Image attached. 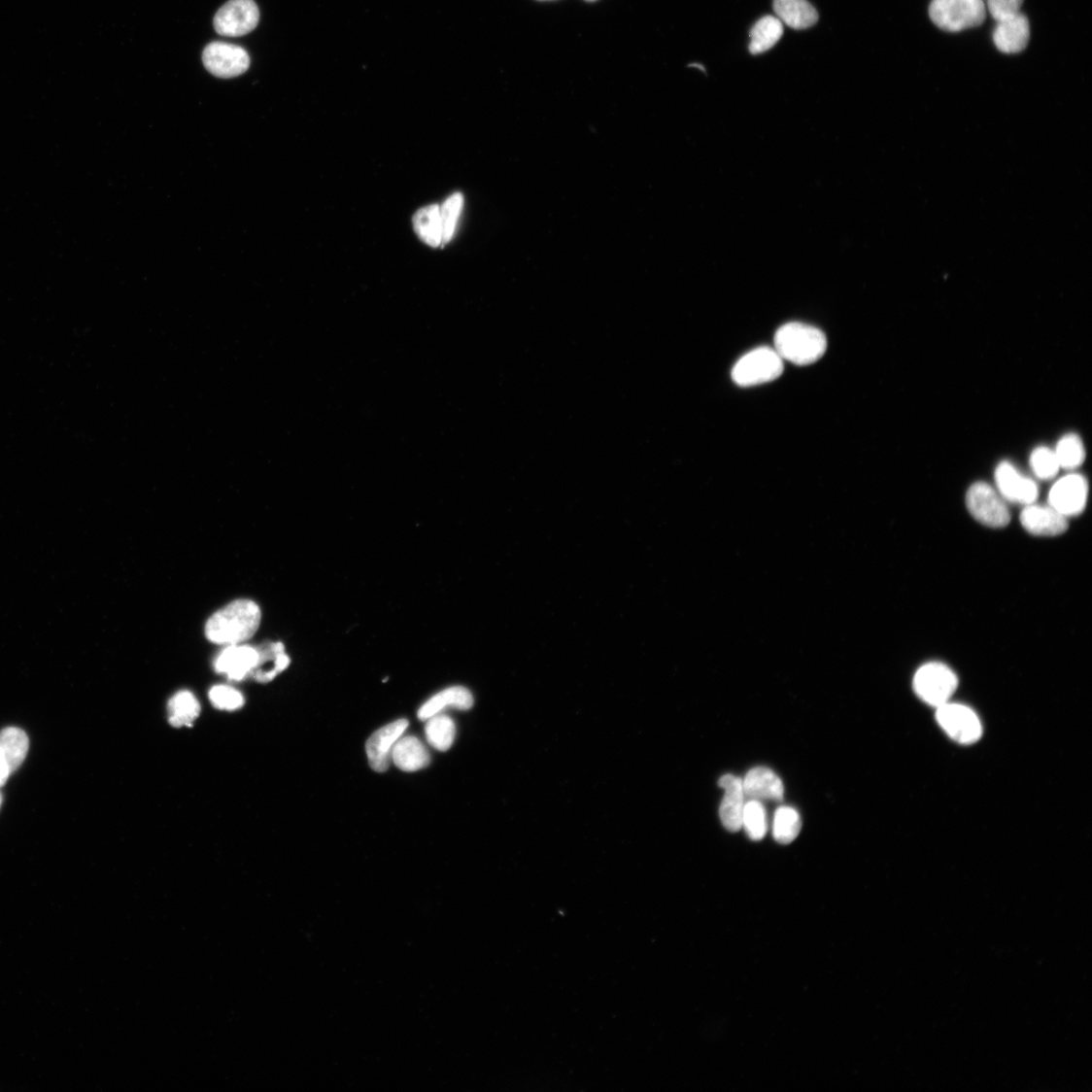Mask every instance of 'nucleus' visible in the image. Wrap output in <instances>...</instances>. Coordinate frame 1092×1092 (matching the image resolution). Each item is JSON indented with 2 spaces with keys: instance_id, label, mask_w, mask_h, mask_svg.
<instances>
[{
  "instance_id": "obj_15",
  "label": "nucleus",
  "mask_w": 1092,
  "mask_h": 1092,
  "mask_svg": "<svg viewBox=\"0 0 1092 1092\" xmlns=\"http://www.w3.org/2000/svg\"><path fill=\"white\" fill-rule=\"evenodd\" d=\"M1021 523L1031 534L1038 536H1056L1069 528L1067 518L1051 506L1030 504L1021 514Z\"/></svg>"
},
{
  "instance_id": "obj_3",
  "label": "nucleus",
  "mask_w": 1092,
  "mask_h": 1092,
  "mask_svg": "<svg viewBox=\"0 0 1092 1092\" xmlns=\"http://www.w3.org/2000/svg\"><path fill=\"white\" fill-rule=\"evenodd\" d=\"M929 13L938 28L956 33L981 26L986 7L983 0H933Z\"/></svg>"
},
{
  "instance_id": "obj_19",
  "label": "nucleus",
  "mask_w": 1092,
  "mask_h": 1092,
  "mask_svg": "<svg viewBox=\"0 0 1092 1092\" xmlns=\"http://www.w3.org/2000/svg\"><path fill=\"white\" fill-rule=\"evenodd\" d=\"M392 762L404 772H416L430 764V755L419 738L402 735L394 744Z\"/></svg>"
},
{
  "instance_id": "obj_11",
  "label": "nucleus",
  "mask_w": 1092,
  "mask_h": 1092,
  "mask_svg": "<svg viewBox=\"0 0 1092 1092\" xmlns=\"http://www.w3.org/2000/svg\"><path fill=\"white\" fill-rule=\"evenodd\" d=\"M409 727L407 719H399L378 730L366 742V754L372 770L384 773L392 763L394 744Z\"/></svg>"
},
{
  "instance_id": "obj_12",
  "label": "nucleus",
  "mask_w": 1092,
  "mask_h": 1092,
  "mask_svg": "<svg viewBox=\"0 0 1092 1092\" xmlns=\"http://www.w3.org/2000/svg\"><path fill=\"white\" fill-rule=\"evenodd\" d=\"M996 482L999 493L1006 501L1030 505L1035 503L1039 495L1037 484L1023 476L1009 462H1002L996 470Z\"/></svg>"
},
{
  "instance_id": "obj_32",
  "label": "nucleus",
  "mask_w": 1092,
  "mask_h": 1092,
  "mask_svg": "<svg viewBox=\"0 0 1092 1092\" xmlns=\"http://www.w3.org/2000/svg\"><path fill=\"white\" fill-rule=\"evenodd\" d=\"M210 700L220 710L234 711L244 705L242 693L225 685L213 687L210 691Z\"/></svg>"
},
{
  "instance_id": "obj_26",
  "label": "nucleus",
  "mask_w": 1092,
  "mask_h": 1092,
  "mask_svg": "<svg viewBox=\"0 0 1092 1092\" xmlns=\"http://www.w3.org/2000/svg\"><path fill=\"white\" fill-rule=\"evenodd\" d=\"M457 728L453 718L442 713L427 721L426 734L430 746L439 752L449 751L456 738Z\"/></svg>"
},
{
  "instance_id": "obj_16",
  "label": "nucleus",
  "mask_w": 1092,
  "mask_h": 1092,
  "mask_svg": "<svg viewBox=\"0 0 1092 1092\" xmlns=\"http://www.w3.org/2000/svg\"><path fill=\"white\" fill-rule=\"evenodd\" d=\"M742 785L744 796L749 801L782 802L784 799L783 782L771 768H752L742 780Z\"/></svg>"
},
{
  "instance_id": "obj_33",
  "label": "nucleus",
  "mask_w": 1092,
  "mask_h": 1092,
  "mask_svg": "<svg viewBox=\"0 0 1092 1092\" xmlns=\"http://www.w3.org/2000/svg\"><path fill=\"white\" fill-rule=\"evenodd\" d=\"M1024 0H987V9L996 21L1021 13Z\"/></svg>"
},
{
  "instance_id": "obj_18",
  "label": "nucleus",
  "mask_w": 1092,
  "mask_h": 1092,
  "mask_svg": "<svg viewBox=\"0 0 1092 1092\" xmlns=\"http://www.w3.org/2000/svg\"><path fill=\"white\" fill-rule=\"evenodd\" d=\"M474 706L473 694L464 687L454 686L446 688L434 695L418 711V718L427 722L430 717L443 712L445 709L469 710Z\"/></svg>"
},
{
  "instance_id": "obj_20",
  "label": "nucleus",
  "mask_w": 1092,
  "mask_h": 1092,
  "mask_svg": "<svg viewBox=\"0 0 1092 1092\" xmlns=\"http://www.w3.org/2000/svg\"><path fill=\"white\" fill-rule=\"evenodd\" d=\"M257 650L259 658L252 674L260 683L272 681L286 671L290 664V658L282 642H268Z\"/></svg>"
},
{
  "instance_id": "obj_17",
  "label": "nucleus",
  "mask_w": 1092,
  "mask_h": 1092,
  "mask_svg": "<svg viewBox=\"0 0 1092 1092\" xmlns=\"http://www.w3.org/2000/svg\"><path fill=\"white\" fill-rule=\"evenodd\" d=\"M719 786L725 789V796L719 809L722 822L730 832H738L741 829L742 813L746 804L742 780L734 775H725L719 780Z\"/></svg>"
},
{
  "instance_id": "obj_9",
  "label": "nucleus",
  "mask_w": 1092,
  "mask_h": 1092,
  "mask_svg": "<svg viewBox=\"0 0 1092 1092\" xmlns=\"http://www.w3.org/2000/svg\"><path fill=\"white\" fill-rule=\"evenodd\" d=\"M937 721L954 740L960 743H973L982 734V727L976 713L970 707L946 703L937 710Z\"/></svg>"
},
{
  "instance_id": "obj_30",
  "label": "nucleus",
  "mask_w": 1092,
  "mask_h": 1092,
  "mask_svg": "<svg viewBox=\"0 0 1092 1092\" xmlns=\"http://www.w3.org/2000/svg\"><path fill=\"white\" fill-rule=\"evenodd\" d=\"M463 203V195L458 192L451 195L440 207L442 245L449 243L454 238Z\"/></svg>"
},
{
  "instance_id": "obj_5",
  "label": "nucleus",
  "mask_w": 1092,
  "mask_h": 1092,
  "mask_svg": "<svg viewBox=\"0 0 1092 1092\" xmlns=\"http://www.w3.org/2000/svg\"><path fill=\"white\" fill-rule=\"evenodd\" d=\"M958 687L952 669L940 663H929L917 669L913 688L918 698L937 708L949 702Z\"/></svg>"
},
{
  "instance_id": "obj_21",
  "label": "nucleus",
  "mask_w": 1092,
  "mask_h": 1092,
  "mask_svg": "<svg viewBox=\"0 0 1092 1092\" xmlns=\"http://www.w3.org/2000/svg\"><path fill=\"white\" fill-rule=\"evenodd\" d=\"M778 18L794 30L808 29L817 22L818 13L807 0H774Z\"/></svg>"
},
{
  "instance_id": "obj_37",
  "label": "nucleus",
  "mask_w": 1092,
  "mask_h": 1092,
  "mask_svg": "<svg viewBox=\"0 0 1092 1092\" xmlns=\"http://www.w3.org/2000/svg\"><path fill=\"white\" fill-rule=\"evenodd\" d=\"M586 2H588V3H594V2H596V0H586Z\"/></svg>"
},
{
  "instance_id": "obj_28",
  "label": "nucleus",
  "mask_w": 1092,
  "mask_h": 1092,
  "mask_svg": "<svg viewBox=\"0 0 1092 1092\" xmlns=\"http://www.w3.org/2000/svg\"><path fill=\"white\" fill-rule=\"evenodd\" d=\"M741 828L753 840H761L768 832L767 812L761 802L749 801L744 804Z\"/></svg>"
},
{
  "instance_id": "obj_34",
  "label": "nucleus",
  "mask_w": 1092,
  "mask_h": 1092,
  "mask_svg": "<svg viewBox=\"0 0 1092 1092\" xmlns=\"http://www.w3.org/2000/svg\"><path fill=\"white\" fill-rule=\"evenodd\" d=\"M11 775L12 772L8 764L6 763L3 756L0 755V787H3L7 783Z\"/></svg>"
},
{
  "instance_id": "obj_35",
  "label": "nucleus",
  "mask_w": 1092,
  "mask_h": 1092,
  "mask_svg": "<svg viewBox=\"0 0 1092 1092\" xmlns=\"http://www.w3.org/2000/svg\"><path fill=\"white\" fill-rule=\"evenodd\" d=\"M690 67H698V68H700V69H701L702 71L705 72V68L703 66H701L700 64H691Z\"/></svg>"
},
{
  "instance_id": "obj_31",
  "label": "nucleus",
  "mask_w": 1092,
  "mask_h": 1092,
  "mask_svg": "<svg viewBox=\"0 0 1092 1092\" xmlns=\"http://www.w3.org/2000/svg\"><path fill=\"white\" fill-rule=\"evenodd\" d=\"M1030 462L1035 475L1043 480L1054 478L1060 468L1055 452L1044 446L1033 452Z\"/></svg>"
},
{
  "instance_id": "obj_29",
  "label": "nucleus",
  "mask_w": 1092,
  "mask_h": 1092,
  "mask_svg": "<svg viewBox=\"0 0 1092 1092\" xmlns=\"http://www.w3.org/2000/svg\"><path fill=\"white\" fill-rule=\"evenodd\" d=\"M1060 467L1074 469L1082 464L1085 459L1084 445L1075 434H1069L1060 439L1054 451Z\"/></svg>"
},
{
  "instance_id": "obj_22",
  "label": "nucleus",
  "mask_w": 1092,
  "mask_h": 1092,
  "mask_svg": "<svg viewBox=\"0 0 1092 1092\" xmlns=\"http://www.w3.org/2000/svg\"><path fill=\"white\" fill-rule=\"evenodd\" d=\"M29 748V736L22 730L12 727L0 732V755L5 759L12 774L26 760Z\"/></svg>"
},
{
  "instance_id": "obj_2",
  "label": "nucleus",
  "mask_w": 1092,
  "mask_h": 1092,
  "mask_svg": "<svg viewBox=\"0 0 1092 1092\" xmlns=\"http://www.w3.org/2000/svg\"><path fill=\"white\" fill-rule=\"evenodd\" d=\"M775 351L783 360L797 365H809L827 352L828 340L823 331L802 323H789L775 335Z\"/></svg>"
},
{
  "instance_id": "obj_8",
  "label": "nucleus",
  "mask_w": 1092,
  "mask_h": 1092,
  "mask_svg": "<svg viewBox=\"0 0 1092 1092\" xmlns=\"http://www.w3.org/2000/svg\"><path fill=\"white\" fill-rule=\"evenodd\" d=\"M203 62L213 76L229 80L242 76L250 68L251 57L240 46L213 42L204 50Z\"/></svg>"
},
{
  "instance_id": "obj_13",
  "label": "nucleus",
  "mask_w": 1092,
  "mask_h": 1092,
  "mask_svg": "<svg viewBox=\"0 0 1092 1092\" xmlns=\"http://www.w3.org/2000/svg\"><path fill=\"white\" fill-rule=\"evenodd\" d=\"M259 653L250 645L232 644L222 651L215 661L218 673L225 674L231 680L240 681L252 675L257 665Z\"/></svg>"
},
{
  "instance_id": "obj_10",
  "label": "nucleus",
  "mask_w": 1092,
  "mask_h": 1092,
  "mask_svg": "<svg viewBox=\"0 0 1092 1092\" xmlns=\"http://www.w3.org/2000/svg\"><path fill=\"white\" fill-rule=\"evenodd\" d=\"M1088 484L1084 477L1071 474L1063 477L1049 493V506L1069 518L1080 514L1086 505Z\"/></svg>"
},
{
  "instance_id": "obj_4",
  "label": "nucleus",
  "mask_w": 1092,
  "mask_h": 1092,
  "mask_svg": "<svg viewBox=\"0 0 1092 1092\" xmlns=\"http://www.w3.org/2000/svg\"><path fill=\"white\" fill-rule=\"evenodd\" d=\"M783 370V359L776 351L761 347L743 356L735 363L732 378L739 387L759 386L777 380Z\"/></svg>"
},
{
  "instance_id": "obj_23",
  "label": "nucleus",
  "mask_w": 1092,
  "mask_h": 1092,
  "mask_svg": "<svg viewBox=\"0 0 1092 1092\" xmlns=\"http://www.w3.org/2000/svg\"><path fill=\"white\" fill-rule=\"evenodd\" d=\"M783 33V22L778 17H764L751 31L750 52L759 55L768 51L779 42Z\"/></svg>"
},
{
  "instance_id": "obj_14",
  "label": "nucleus",
  "mask_w": 1092,
  "mask_h": 1092,
  "mask_svg": "<svg viewBox=\"0 0 1092 1092\" xmlns=\"http://www.w3.org/2000/svg\"><path fill=\"white\" fill-rule=\"evenodd\" d=\"M994 42L1001 52L1015 54L1024 51L1030 40V22L1022 13L997 21Z\"/></svg>"
},
{
  "instance_id": "obj_27",
  "label": "nucleus",
  "mask_w": 1092,
  "mask_h": 1092,
  "mask_svg": "<svg viewBox=\"0 0 1092 1092\" xmlns=\"http://www.w3.org/2000/svg\"><path fill=\"white\" fill-rule=\"evenodd\" d=\"M801 831L802 818L797 809L788 806L777 809L774 817L773 836L778 842L782 845H788V843L796 840Z\"/></svg>"
},
{
  "instance_id": "obj_24",
  "label": "nucleus",
  "mask_w": 1092,
  "mask_h": 1092,
  "mask_svg": "<svg viewBox=\"0 0 1092 1092\" xmlns=\"http://www.w3.org/2000/svg\"><path fill=\"white\" fill-rule=\"evenodd\" d=\"M414 229L419 238L430 247L442 245L440 207L431 205L420 209L413 218Z\"/></svg>"
},
{
  "instance_id": "obj_1",
  "label": "nucleus",
  "mask_w": 1092,
  "mask_h": 1092,
  "mask_svg": "<svg viewBox=\"0 0 1092 1092\" xmlns=\"http://www.w3.org/2000/svg\"><path fill=\"white\" fill-rule=\"evenodd\" d=\"M260 622L261 611L256 602L236 600L208 620L206 636L216 644H239L256 633Z\"/></svg>"
},
{
  "instance_id": "obj_6",
  "label": "nucleus",
  "mask_w": 1092,
  "mask_h": 1092,
  "mask_svg": "<svg viewBox=\"0 0 1092 1092\" xmlns=\"http://www.w3.org/2000/svg\"><path fill=\"white\" fill-rule=\"evenodd\" d=\"M966 505L972 515L985 527L1001 529L1009 524L1010 513L1006 500L986 483H975L968 490Z\"/></svg>"
},
{
  "instance_id": "obj_38",
  "label": "nucleus",
  "mask_w": 1092,
  "mask_h": 1092,
  "mask_svg": "<svg viewBox=\"0 0 1092 1092\" xmlns=\"http://www.w3.org/2000/svg\"><path fill=\"white\" fill-rule=\"evenodd\" d=\"M540 2H551V0H540Z\"/></svg>"
},
{
  "instance_id": "obj_7",
  "label": "nucleus",
  "mask_w": 1092,
  "mask_h": 1092,
  "mask_svg": "<svg viewBox=\"0 0 1092 1092\" xmlns=\"http://www.w3.org/2000/svg\"><path fill=\"white\" fill-rule=\"evenodd\" d=\"M259 16L255 0H229L216 14L214 27L221 36L242 37L256 30Z\"/></svg>"
},
{
  "instance_id": "obj_25",
  "label": "nucleus",
  "mask_w": 1092,
  "mask_h": 1092,
  "mask_svg": "<svg viewBox=\"0 0 1092 1092\" xmlns=\"http://www.w3.org/2000/svg\"><path fill=\"white\" fill-rule=\"evenodd\" d=\"M169 723L172 727H191L201 713V705L188 691L179 692L168 705Z\"/></svg>"
},
{
  "instance_id": "obj_36",
  "label": "nucleus",
  "mask_w": 1092,
  "mask_h": 1092,
  "mask_svg": "<svg viewBox=\"0 0 1092 1092\" xmlns=\"http://www.w3.org/2000/svg\"><path fill=\"white\" fill-rule=\"evenodd\" d=\"M2 803H3V796H2V793H0V806H2Z\"/></svg>"
}]
</instances>
